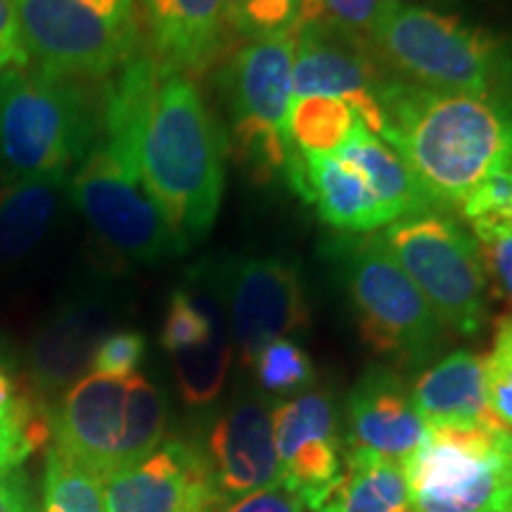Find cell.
I'll return each instance as SVG.
<instances>
[{
  "instance_id": "obj_1",
  "label": "cell",
  "mask_w": 512,
  "mask_h": 512,
  "mask_svg": "<svg viewBox=\"0 0 512 512\" xmlns=\"http://www.w3.org/2000/svg\"><path fill=\"white\" fill-rule=\"evenodd\" d=\"M375 98L380 136L439 207H460L486 176L512 166V102L430 91L387 76Z\"/></svg>"
},
{
  "instance_id": "obj_2",
  "label": "cell",
  "mask_w": 512,
  "mask_h": 512,
  "mask_svg": "<svg viewBox=\"0 0 512 512\" xmlns=\"http://www.w3.org/2000/svg\"><path fill=\"white\" fill-rule=\"evenodd\" d=\"M226 145L195 79L162 69L140 138L138 171L178 254L214 226L226 185Z\"/></svg>"
},
{
  "instance_id": "obj_3",
  "label": "cell",
  "mask_w": 512,
  "mask_h": 512,
  "mask_svg": "<svg viewBox=\"0 0 512 512\" xmlns=\"http://www.w3.org/2000/svg\"><path fill=\"white\" fill-rule=\"evenodd\" d=\"M370 46L422 88L512 102V38L403 0H384Z\"/></svg>"
},
{
  "instance_id": "obj_4",
  "label": "cell",
  "mask_w": 512,
  "mask_h": 512,
  "mask_svg": "<svg viewBox=\"0 0 512 512\" xmlns=\"http://www.w3.org/2000/svg\"><path fill=\"white\" fill-rule=\"evenodd\" d=\"M91 83L48 76L29 64L0 74V181L67 176L93 150L102 93Z\"/></svg>"
},
{
  "instance_id": "obj_5",
  "label": "cell",
  "mask_w": 512,
  "mask_h": 512,
  "mask_svg": "<svg viewBox=\"0 0 512 512\" xmlns=\"http://www.w3.org/2000/svg\"><path fill=\"white\" fill-rule=\"evenodd\" d=\"M363 342L396 368H420L444 344V325L382 235L337 242Z\"/></svg>"
},
{
  "instance_id": "obj_6",
  "label": "cell",
  "mask_w": 512,
  "mask_h": 512,
  "mask_svg": "<svg viewBox=\"0 0 512 512\" xmlns=\"http://www.w3.org/2000/svg\"><path fill=\"white\" fill-rule=\"evenodd\" d=\"M138 0H15L29 67L98 81L140 53Z\"/></svg>"
},
{
  "instance_id": "obj_7",
  "label": "cell",
  "mask_w": 512,
  "mask_h": 512,
  "mask_svg": "<svg viewBox=\"0 0 512 512\" xmlns=\"http://www.w3.org/2000/svg\"><path fill=\"white\" fill-rule=\"evenodd\" d=\"M403 472L413 512H510L512 430L427 427Z\"/></svg>"
},
{
  "instance_id": "obj_8",
  "label": "cell",
  "mask_w": 512,
  "mask_h": 512,
  "mask_svg": "<svg viewBox=\"0 0 512 512\" xmlns=\"http://www.w3.org/2000/svg\"><path fill=\"white\" fill-rule=\"evenodd\" d=\"M294 46L297 34L247 41L219 72L235 159L259 181L285 171L292 150L287 114L292 105Z\"/></svg>"
},
{
  "instance_id": "obj_9",
  "label": "cell",
  "mask_w": 512,
  "mask_h": 512,
  "mask_svg": "<svg viewBox=\"0 0 512 512\" xmlns=\"http://www.w3.org/2000/svg\"><path fill=\"white\" fill-rule=\"evenodd\" d=\"M382 238L446 330L465 337L484 330L489 278L475 235L456 221L420 214L392 223Z\"/></svg>"
},
{
  "instance_id": "obj_10",
  "label": "cell",
  "mask_w": 512,
  "mask_h": 512,
  "mask_svg": "<svg viewBox=\"0 0 512 512\" xmlns=\"http://www.w3.org/2000/svg\"><path fill=\"white\" fill-rule=\"evenodd\" d=\"M69 197L102 245L121 259L157 264L178 254L174 235L143 188L138 166L100 140L69 178Z\"/></svg>"
},
{
  "instance_id": "obj_11",
  "label": "cell",
  "mask_w": 512,
  "mask_h": 512,
  "mask_svg": "<svg viewBox=\"0 0 512 512\" xmlns=\"http://www.w3.org/2000/svg\"><path fill=\"white\" fill-rule=\"evenodd\" d=\"M219 278L230 339L242 366H252L266 344L309 325L304 280L292 261L252 256L233 261Z\"/></svg>"
},
{
  "instance_id": "obj_12",
  "label": "cell",
  "mask_w": 512,
  "mask_h": 512,
  "mask_svg": "<svg viewBox=\"0 0 512 512\" xmlns=\"http://www.w3.org/2000/svg\"><path fill=\"white\" fill-rule=\"evenodd\" d=\"M278 451L280 484L302 498L304 508L320 510L344 479V453L337 411L323 392L302 394L271 413Z\"/></svg>"
},
{
  "instance_id": "obj_13",
  "label": "cell",
  "mask_w": 512,
  "mask_h": 512,
  "mask_svg": "<svg viewBox=\"0 0 512 512\" xmlns=\"http://www.w3.org/2000/svg\"><path fill=\"white\" fill-rule=\"evenodd\" d=\"M368 38L313 19L297 31L292 98L323 95L347 102L368 131L380 133L382 112L375 88L382 81Z\"/></svg>"
},
{
  "instance_id": "obj_14",
  "label": "cell",
  "mask_w": 512,
  "mask_h": 512,
  "mask_svg": "<svg viewBox=\"0 0 512 512\" xmlns=\"http://www.w3.org/2000/svg\"><path fill=\"white\" fill-rule=\"evenodd\" d=\"M107 512H219V494L207 453L181 439L159 444L138 465L102 482Z\"/></svg>"
},
{
  "instance_id": "obj_15",
  "label": "cell",
  "mask_w": 512,
  "mask_h": 512,
  "mask_svg": "<svg viewBox=\"0 0 512 512\" xmlns=\"http://www.w3.org/2000/svg\"><path fill=\"white\" fill-rule=\"evenodd\" d=\"M126 380L95 373L83 375L50 406L53 446L86 467L100 482L121 470Z\"/></svg>"
},
{
  "instance_id": "obj_16",
  "label": "cell",
  "mask_w": 512,
  "mask_h": 512,
  "mask_svg": "<svg viewBox=\"0 0 512 512\" xmlns=\"http://www.w3.org/2000/svg\"><path fill=\"white\" fill-rule=\"evenodd\" d=\"M207 460L219 494L228 503L280 479L271 411L259 399H242L214 422Z\"/></svg>"
},
{
  "instance_id": "obj_17",
  "label": "cell",
  "mask_w": 512,
  "mask_h": 512,
  "mask_svg": "<svg viewBox=\"0 0 512 512\" xmlns=\"http://www.w3.org/2000/svg\"><path fill=\"white\" fill-rule=\"evenodd\" d=\"M349 451L375 453L403 463L418 448L427 425L399 370L370 366L354 384L347 403Z\"/></svg>"
},
{
  "instance_id": "obj_18",
  "label": "cell",
  "mask_w": 512,
  "mask_h": 512,
  "mask_svg": "<svg viewBox=\"0 0 512 512\" xmlns=\"http://www.w3.org/2000/svg\"><path fill=\"white\" fill-rule=\"evenodd\" d=\"M138 19L164 72L204 74L230 41L228 0H140Z\"/></svg>"
},
{
  "instance_id": "obj_19",
  "label": "cell",
  "mask_w": 512,
  "mask_h": 512,
  "mask_svg": "<svg viewBox=\"0 0 512 512\" xmlns=\"http://www.w3.org/2000/svg\"><path fill=\"white\" fill-rule=\"evenodd\" d=\"M110 311L95 297H72L36 332L29 354L34 394L41 401L64 394L91 370L95 347L107 335Z\"/></svg>"
},
{
  "instance_id": "obj_20",
  "label": "cell",
  "mask_w": 512,
  "mask_h": 512,
  "mask_svg": "<svg viewBox=\"0 0 512 512\" xmlns=\"http://www.w3.org/2000/svg\"><path fill=\"white\" fill-rule=\"evenodd\" d=\"M285 171L292 188L332 228L358 235L394 223L366 176L337 155L299 152L292 147Z\"/></svg>"
},
{
  "instance_id": "obj_21",
  "label": "cell",
  "mask_w": 512,
  "mask_h": 512,
  "mask_svg": "<svg viewBox=\"0 0 512 512\" xmlns=\"http://www.w3.org/2000/svg\"><path fill=\"white\" fill-rule=\"evenodd\" d=\"M413 403L427 427H477L498 422L486 401L484 358L453 351L418 377Z\"/></svg>"
},
{
  "instance_id": "obj_22",
  "label": "cell",
  "mask_w": 512,
  "mask_h": 512,
  "mask_svg": "<svg viewBox=\"0 0 512 512\" xmlns=\"http://www.w3.org/2000/svg\"><path fill=\"white\" fill-rule=\"evenodd\" d=\"M67 195V176L0 181V266L22 264L43 245Z\"/></svg>"
},
{
  "instance_id": "obj_23",
  "label": "cell",
  "mask_w": 512,
  "mask_h": 512,
  "mask_svg": "<svg viewBox=\"0 0 512 512\" xmlns=\"http://www.w3.org/2000/svg\"><path fill=\"white\" fill-rule=\"evenodd\" d=\"M335 155L347 164L356 166L366 176L377 200L389 211L394 223L408 219V216L434 214V211L441 209L392 147L384 145L361 121H358L347 143L339 147Z\"/></svg>"
},
{
  "instance_id": "obj_24",
  "label": "cell",
  "mask_w": 512,
  "mask_h": 512,
  "mask_svg": "<svg viewBox=\"0 0 512 512\" xmlns=\"http://www.w3.org/2000/svg\"><path fill=\"white\" fill-rule=\"evenodd\" d=\"M342 484L332 503L339 512H413L403 463L375 453H344Z\"/></svg>"
},
{
  "instance_id": "obj_25",
  "label": "cell",
  "mask_w": 512,
  "mask_h": 512,
  "mask_svg": "<svg viewBox=\"0 0 512 512\" xmlns=\"http://www.w3.org/2000/svg\"><path fill=\"white\" fill-rule=\"evenodd\" d=\"M356 112L347 102L323 95L292 98L287 114V136L294 150L316 152V155H335L347 143L358 124Z\"/></svg>"
},
{
  "instance_id": "obj_26",
  "label": "cell",
  "mask_w": 512,
  "mask_h": 512,
  "mask_svg": "<svg viewBox=\"0 0 512 512\" xmlns=\"http://www.w3.org/2000/svg\"><path fill=\"white\" fill-rule=\"evenodd\" d=\"M166 430L164 394L140 373L126 380V432L121 444V470L155 453ZM119 470V472H121Z\"/></svg>"
},
{
  "instance_id": "obj_27",
  "label": "cell",
  "mask_w": 512,
  "mask_h": 512,
  "mask_svg": "<svg viewBox=\"0 0 512 512\" xmlns=\"http://www.w3.org/2000/svg\"><path fill=\"white\" fill-rule=\"evenodd\" d=\"M318 10L320 0H228V27L247 41H264L297 34Z\"/></svg>"
},
{
  "instance_id": "obj_28",
  "label": "cell",
  "mask_w": 512,
  "mask_h": 512,
  "mask_svg": "<svg viewBox=\"0 0 512 512\" xmlns=\"http://www.w3.org/2000/svg\"><path fill=\"white\" fill-rule=\"evenodd\" d=\"M50 439V406L34 392H22L0 411V477L12 475Z\"/></svg>"
},
{
  "instance_id": "obj_29",
  "label": "cell",
  "mask_w": 512,
  "mask_h": 512,
  "mask_svg": "<svg viewBox=\"0 0 512 512\" xmlns=\"http://www.w3.org/2000/svg\"><path fill=\"white\" fill-rule=\"evenodd\" d=\"M43 512H107L100 479L55 446L46 453Z\"/></svg>"
},
{
  "instance_id": "obj_30",
  "label": "cell",
  "mask_w": 512,
  "mask_h": 512,
  "mask_svg": "<svg viewBox=\"0 0 512 512\" xmlns=\"http://www.w3.org/2000/svg\"><path fill=\"white\" fill-rule=\"evenodd\" d=\"M181 396L190 406H207L221 394L233 363V339L230 332L214 337L200 349L171 356Z\"/></svg>"
},
{
  "instance_id": "obj_31",
  "label": "cell",
  "mask_w": 512,
  "mask_h": 512,
  "mask_svg": "<svg viewBox=\"0 0 512 512\" xmlns=\"http://www.w3.org/2000/svg\"><path fill=\"white\" fill-rule=\"evenodd\" d=\"M254 370L259 384L271 394H294L311 387L316 370L306 351L290 337L266 344L254 358Z\"/></svg>"
},
{
  "instance_id": "obj_32",
  "label": "cell",
  "mask_w": 512,
  "mask_h": 512,
  "mask_svg": "<svg viewBox=\"0 0 512 512\" xmlns=\"http://www.w3.org/2000/svg\"><path fill=\"white\" fill-rule=\"evenodd\" d=\"M484 377L489 411L512 430V316L498 318L494 344L484 358Z\"/></svg>"
},
{
  "instance_id": "obj_33",
  "label": "cell",
  "mask_w": 512,
  "mask_h": 512,
  "mask_svg": "<svg viewBox=\"0 0 512 512\" xmlns=\"http://www.w3.org/2000/svg\"><path fill=\"white\" fill-rule=\"evenodd\" d=\"M472 233L482 252L486 278L494 280L496 290L512 306V228L494 221H470Z\"/></svg>"
},
{
  "instance_id": "obj_34",
  "label": "cell",
  "mask_w": 512,
  "mask_h": 512,
  "mask_svg": "<svg viewBox=\"0 0 512 512\" xmlns=\"http://www.w3.org/2000/svg\"><path fill=\"white\" fill-rule=\"evenodd\" d=\"M145 349V337L136 330L110 332V335L102 337L98 347H95L91 373L126 380V377L138 373V366L145 358Z\"/></svg>"
},
{
  "instance_id": "obj_35",
  "label": "cell",
  "mask_w": 512,
  "mask_h": 512,
  "mask_svg": "<svg viewBox=\"0 0 512 512\" xmlns=\"http://www.w3.org/2000/svg\"><path fill=\"white\" fill-rule=\"evenodd\" d=\"M467 221H494L512 228V166L486 176L460 204Z\"/></svg>"
},
{
  "instance_id": "obj_36",
  "label": "cell",
  "mask_w": 512,
  "mask_h": 512,
  "mask_svg": "<svg viewBox=\"0 0 512 512\" xmlns=\"http://www.w3.org/2000/svg\"><path fill=\"white\" fill-rule=\"evenodd\" d=\"M382 5L384 0H320L318 19L347 34L368 38Z\"/></svg>"
},
{
  "instance_id": "obj_37",
  "label": "cell",
  "mask_w": 512,
  "mask_h": 512,
  "mask_svg": "<svg viewBox=\"0 0 512 512\" xmlns=\"http://www.w3.org/2000/svg\"><path fill=\"white\" fill-rule=\"evenodd\" d=\"M221 512H304V503L285 484L275 482L266 489L254 491V494L226 505Z\"/></svg>"
},
{
  "instance_id": "obj_38",
  "label": "cell",
  "mask_w": 512,
  "mask_h": 512,
  "mask_svg": "<svg viewBox=\"0 0 512 512\" xmlns=\"http://www.w3.org/2000/svg\"><path fill=\"white\" fill-rule=\"evenodd\" d=\"M27 64L15 0H0V74L12 67H27Z\"/></svg>"
},
{
  "instance_id": "obj_39",
  "label": "cell",
  "mask_w": 512,
  "mask_h": 512,
  "mask_svg": "<svg viewBox=\"0 0 512 512\" xmlns=\"http://www.w3.org/2000/svg\"><path fill=\"white\" fill-rule=\"evenodd\" d=\"M0 512H38L29 479L19 470L0 477Z\"/></svg>"
},
{
  "instance_id": "obj_40",
  "label": "cell",
  "mask_w": 512,
  "mask_h": 512,
  "mask_svg": "<svg viewBox=\"0 0 512 512\" xmlns=\"http://www.w3.org/2000/svg\"><path fill=\"white\" fill-rule=\"evenodd\" d=\"M19 394H22V389H19V380L12 375V370L0 368V411L10 408Z\"/></svg>"
},
{
  "instance_id": "obj_41",
  "label": "cell",
  "mask_w": 512,
  "mask_h": 512,
  "mask_svg": "<svg viewBox=\"0 0 512 512\" xmlns=\"http://www.w3.org/2000/svg\"><path fill=\"white\" fill-rule=\"evenodd\" d=\"M12 366H15V361H12L10 347H8V342L3 339V335H0V368L12 370Z\"/></svg>"
},
{
  "instance_id": "obj_42",
  "label": "cell",
  "mask_w": 512,
  "mask_h": 512,
  "mask_svg": "<svg viewBox=\"0 0 512 512\" xmlns=\"http://www.w3.org/2000/svg\"><path fill=\"white\" fill-rule=\"evenodd\" d=\"M316 512H339V510H337V505L330 501V503H325V505H323V508H320V510H316Z\"/></svg>"
},
{
  "instance_id": "obj_43",
  "label": "cell",
  "mask_w": 512,
  "mask_h": 512,
  "mask_svg": "<svg viewBox=\"0 0 512 512\" xmlns=\"http://www.w3.org/2000/svg\"><path fill=\"white\" fill-rule=\"evenodd\" d=\"M403 3H406V0H403Z\"/></svg>"
},
{
  "instance_id": "obj_44",
  "label": "cell",
  "mask_w": 512,
  "mask_h": 512,
  "mask_svg": "<svg viewBox=\"0 0 512 512\" xmlns=\"http://www.w3.org/2000/svg\"><path fill=\"white\" fill-rule=\"evenodd\" d=\"M510 512H512V510H510Z\"/></svg>"
}]
</instances>
